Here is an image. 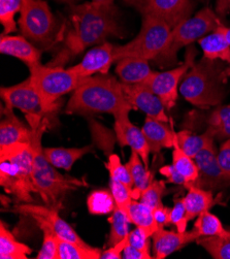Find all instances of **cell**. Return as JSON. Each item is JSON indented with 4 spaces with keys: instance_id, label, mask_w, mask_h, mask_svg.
Listing matches in <instances>:
<instances>
[{
    "instance_id": "cell-1",
    "label": "cell",
    "mask_w": 230,
    "mask_h": 259,
    "mask_svg": "<svg viewBox=\"0 0 230 259\" xmlns=\"http://www.w3.org/2000/svg\"><path fill=\"white\" fill-rule=\"evenodd\" d=\"M70 26L63 37L64 47L48 65L63 66L87 48L106 42L109 37H123L118 9L93 2L69 7Z\"/></svg>"
},
{
    "instance_id": "cell-2",
    "label": "cell",
    "mask_w": 230,
    "mask_h": 259,
    "mask_svg": "<svg viewBox=\"0 0 230 259\" xmlns=\"http://www.w3.org/2000/svg\"><path fill=\"white\" fill-rule=\"evenodd\" d=\"M132 110L125 96L123 84L114 75L99 73L84 79L72 92L65 113L83 116L111 114L115 118Z\"/></svg>"
},
{
    "instance_id": "cell-3",
    "label": "cell",
    "mask_w": 230,
    "mask_h": 259,
    "mask_svg": "<svg viewBox=\"0 0 230 259\" xmlns=\"http://www.w3.org/2000/svg\"><path fill=\"white\" fill-rule=\"evenodd\" d=\"M27 122L32 129L30 144L33 148L32 180L34 186L45 205L60 210L66 195L71 191L87 186V182L83 179L61 175L47 160L41 138L49 127L50 119L27 118Z\"/></svg>"
},
{
    "instance_id": "cell-4",
    "label": "cell",
    "mask_w": 230,
    "mask_h": 259,
    "mask_svg": "<svg viewBox=\"0 0 230 259\" xmlns=\"http://www.w3.org/2000/svg\"><path fill=\"white\" fill-rule=\"evenodd\" d=\"M229 76L228 63L202 57L185 74L178 91L196 108H215L221 105L227 95L226 84Z\"/></svg>"
},
{
    "instance_id": "cell-5",
    "label": "cell",
    "mask_w": 230,
    "mask_h": 259,
    "mask_svg": "<svg viewBox=\"0 0 230 259\" xmlns=\"http://www.w3.org/2000/svg\"><path fill=\"white\" fill-rule=\"evenodd\" d=\"M19 27L21 34L40 50H49L64 37V31L44 0H23Z\"/></svg>"
},
{
    "instance_id": "cell-6",
    "label": "cell",
    "mask_w": 230,
    "mask_h": 259,
    "mask_svg": "<svg viewBox=\"0 0 230 259\" xmlns=\"http://www.w3.org/2000/svg\"><path fill=\"white\" fill-rule=\"evenodd\" d=\"M221 24L220 17L213 10L210 8L200 10L171 29L166 47L154 61L162 68L174 65L177 62L178 51L215 31Z\"/></svg>"
},
{
    "instance_id": "cell-7",
    "label": "cell",
    "mask_w": 230,
    "mask_h": 259,
    "mask_svg": "<svg viewBox=\"0 0 230 259\" xmlns=\"http://www.w3.org/2000/svg\"><path fill=\"white\" fill-rule=\"evenodd\" d=\"M169 25L154 17H143L142 28L135 38L123 46H115V58H137L154 61L164 50L169 39Z\"/></svg>"
},
{
    "instance_id": "cell-8",
    "label": "cell",
    "mask_w": 230,
    "mask_h": 259,
    "mask_svg": "<svg viewBox=\"0 0 230 259\" xmlns=\"http://www.w3.org/2000/svg\"><path fill=\"white\" fill-rule=\"evenodd\" d=\"M33 148L29 147L8 161L0 162V185L19 202H32L37 193L32 180Z\"/></svg>"
},
{
    "instance_id": "cell-9",
    "label": "cell",
    "mask_w": 230,
    "mask_h": 259,
    "mask_svg": "<svg viewBox=\"0 0 230 259\" xmlns=\"http://www.w3.org/2000/svg\"><path fill=\"white\" fill-rule=\"evenodd\" d=\"M29 80L34 89L49 103L56 105L60 98L73 92L82 83V79L75 75L70 68L38 64L29 68Z\"/></svg>"
},
{
    "instance_id": "cell-10",
    "label": "cell",
    "mask_w": 230,
    "mask_h": 259,
    "mask_svg": "<svg viewBox=\"0 0 230 259\" xmlns=\"http://www.w3.org/2000/svg\"><path fill=\"white\" fill-rule=\"evenodd\" d=\"M3 100L7 106L20 110L27 118H52L60 109L62 102L52 105L47 102L32 86L29 77L10 87H2Z\"/></svg>"
},
{
    "instance_id": "cell-11",
    "label": "cell",
    "mask_w": 230,
    "mask_h": 259,
    "mask_svg": "<svg viewBox=\"0 0 230 259\" xmlns=\"http://www.w3.org/2000/svg\"><path fill=\"white\" fill-rule=\"evenodd\" d=\"M11 212L28 216L33 219L40 229H49L59 239L70 241L76 244L87 246V244L75 230L59 215V210L50 208L48 205L34 204L32 202H19L14 205Z\"/></svg>"
},
{
    "instance_id": "cell-12",
    "label": "cell",
    "mask_w": 230,
    "mask_h": 259,
    "mask_svg": "<svg viewBox=\"0 0 230 259\" xmlns=\"http://www.w3.org/2000/svg\"><path fill=\"white\" fill-rule=\"evenodd\" d=\"M137 11L142 17H154L166 22L172 29L191 17L195 0H122Z\"/></svg>"
},
{
    "instance_id": "cell-13",
    "label": "cell",
    "mask_w": 230,
    "mask_h": 259,
    "mask_svg": "<svg viewBox=\"0 0 230 259\" xmlns=\"http://www.w3.org/2000/svg\"><path fill=\"white\" fill-rule=\"evenodd\" d=\"M196 54L194 47L190 46L186 52L184 63L162 72L154 71L150 80L145 83L161 99L167 111L171 110L175 106L178 98V92H180L178 91L180 90V82H182L185 74L195 63L194 59Z\"/></svg>"
},
{
    "instance_id": "cell-14",
    "label": "cell",
    "mask_w": 230,
    "mask_h": 259,
    "mask_svg": "<svg viewBox=\"0 0 230 259\" xmlns=\"http://www.w3.org/2000/svg\"><path fill=\"white\" fill-rule=\"evenodd\" d=\"M194 160L199 172L195 186L213 192L222 191L230 186V178L220 164L219 150L215 142L203 148Z\"/></svg>"
},
{
    "instance_id": "cell-15",
    "label": "cell",
    "mask_w": 230,
    "mask_h": 259,
    "mask_svg": "<svg viewBox=\"0 0 230 259\" xmlns=\"http://www.w3.org/2000/svg\"><path fill=\"white\" fill-rule=\"evenodd\" d=\"M123 90L133 110H140L144 112L147 117L168 123L169 118L166 114V108L161 99L149 88V86L146 84H123Z\"/></svg>"
},
{
    "instance_id": "cell-16",
    "label": "cell",
    "mask_w": 230,
    "mask_h": 259,
    "mask_svg": "<svg viewBox=\"0 0 230 259\" xmlns=\"http://www.w3.org/2000/svg\"><path fill=\"white\" fill-rule=\"evenodd\" d=\"M114 51L115 45L109 41L102 42L88 51L80 63L69 68L82 80L99 73H109L111 66L116 62Z\"/></svg>"
},
{
    "instance_id": "cell-17",
    "label": "cell",
    "mask_w": 230,
    "mask_h": 259,
    "mask_svg": "<svg viewBox=\"0 0 230 259\" xmlns=\"http://www.w3.org/2000/svg\"><path fill=\"white\" fill-rule=\"evenodd\" d=\"M130 113H124L115 117L114 131L117 141L121 148L130 147L142 158L145 165L149 168L150 164V147L142 131L129 119Z\"/></svg>"
},
{
    "instance_id": "cell-18",
    "label": "cell",
    "mask_w": 230,
    "mask_h": 259,
    "mask_svg": "<svg viewBox=\"0 0 230 259\" xmlns=\"http://www.w3.org/2000/svg\"><path fill=\"white\" fill-rule=\"evenodd\" d=\"M199 237L196 232L191 231H172L159 228L152 236V250L156 259H164L170 254L181 250L190 243L196 242Z\"/></svg>"
},
{
    "instance_id": "cell-19",
    "label": "cell",
    "mask_w": 230,
    "mask_h": 259,
    "mask_svg": "<svg viewBox=\"0 0 230 259\" xmlns=\"http://www.w3.org/2000/svg\"><path fill=\"white\" fill-rule=\"evenodd\" d=\"M0 52L21 60L29 68L41 64V50L23 35L2 34Z\"/></svg>"
},
{
    "instance_id": "cell-20",
    "label": "cell",
    "mask_w": 230,
    "mask_h": 259,
    "mask_svg": "<svg viewBox=\"0 0 230 259\" xmlns=\"http://www.w3.org/2000/svg\"><path fill=\"white\" fill-rule=\"evenodd\" d=\"M3 120L0 123V147L16 143L29 144L32 137V129L29 124H25L14 113L10 106L3 108Z\"/></svg>"
},
{
    "instance_id": "cell-21",
    "label": "cell",
    "mask_w": 230,
    "mask_h": 259,
    "mask_svg": "<svg viewBox=\"0 0 230 259\" xmlns=\"http://www.w3.org/2000/svg\"><path fill=\"white\" fill-rule=\"evenodd\" d=\"M151 153L157 155L162 149H172L176 142V133L168 123L147 117L142 127Z\"/></svg>"
},
{
    "instance_id": "cell-22",
    "label": "cell",
    "mask_w": 230,
    "mask_h": 259,
    "mask_svg": "<svg viewBox=\"0 0 230 259\" xmlns=\"http://www.w3.org/2000/svg\"><path fill=\"white\" fill-rule=\"evenodd\" d=\"M116 73L122 84L135 85L147 83L154 70H152L148 60L137 58H123L117 61Z\"/></svg>"
},
{
    "instance_id": "cell-23",
    "label": "cell",
    "mask_w": 230,
    "mask_h": 259,
    "mask_svg": "<svg viewBox=\"0 0 230 259\" xmlns=\"http://www.w3.org/2000/svg\"><path fill=\"white\" fill-rule=\"evenodd\" d=\"M186 196L184 197L187 219L193 220L204 211L211 210L214 205L221 203L222 193L215 196L213 191L199 188L195 185L190 186Z\"/></svg>"
},
{
    "instance_id": "cell-24",
    "label": "cell",
    "mask_w": 230,
    "mask_h": 259,
    "mask_svg": "<svg viewBox=\"0 0 230 259\" xmlns=\"http://www.w3.org/2000/svg\"><path fill=\"white\" fill-rule=\"evenodd\" d=\"M223 25L221 24L215 31L201 37L198 45L203 52V57L221 60L230 65V45L224 33Z\"/></svg>"
},
{
    "instance_id": "cell-25",
    "label": "cell",
    "mask_w": 230,
    "mask_h": 259,
    "mask_svg": "<svg viewBox=\"0 0 230 259\" xmlns=\"http://www.w3.org/2000/svg\"><path fill=\"white\" fill-rule=\"evenodd\" d=\"M93 145L82 148H43L47 160L56 168L70 170L74 163L85 155L93 153Z\"/></svg>"
},
{
    "instance_id": "cell-26",
    "label": "cell",
    "mask_w": 230,
    "mask_h": 259,
    "mask_svg": "<svg viewBox=\"0 0 230 259\" xmlns=\"http://www.w3.org/2000/svg\"><path fill=\"white\" fill-rule=\"evenodd\" d=\"M206 134L218 142L230 139V105H219L207 118Z\"/></svg>"
},
{
    "instance_id": "cell-27",
    "label": "cell",
    "mask_w": 230,
    "mask_h": 259,
    "mask_svg": "<svg viewBox=\"0 0 230 259\" xmlns=\"http://www.w3.org/2000/svg\"><path fill=\"white\" fill-rule=\"evenodd\" d=\"M126 167L128 168L130 176L133 181V189H132V197L134 200L141 199L143 192L148 188V186L154 180V175L145 165L140 155L131 151L130 157L128 162L126 164Z\"/></svg>"
},
{
    "instance_id": "cell-28",
    "label": "cell",
    "mask_w": 230,
    "mask_h": 259,
    "mask_svg": "<svg viewBox=\"0 0 230 259\" xmlns=\"http://www.w3.org/2000/svg\"><path fill=\"white\" fill-rule=\"evenodd\" d=\"M31 253L30 247L19 242L5 222H0V258L27 259V256Z\"/></svg>"
},
{
    "instance_id": "cell-29",
    "label": "cell",
    "mask_w": 230,
    "mask_h": 259,
    "mask_svg": "<svg viewBox=\"0 0 230 259\" xmlns=\"http://www.w3.org/2000/svg\"><path fill=\"white\" fill-rule=\"evenodd\" d=\"M127 216H128L130 223L143 228L151 238L154 235V232L159 229L154 214H153V209L141 200L133 199Z\"/></svg>"
},
{
    "instance_id": "cell-30",
    "label": "cell",
    "mask_w": 230,
    "mask_h": 259,
    "mask_svg": "<svg viewBox=\"0 0 230 259\" xmlns=\"http://www.w3.org/2000/svg\"><path fill=\"white\" fill-rule=\"evenodd\" d=\"M172 165L185 180V188L195 185L198 179V167L193 158L187 155L177 144V140L172 148Z\"/></svg>"
},
{
    "instance_id": "cell-31",
    "label": "cell",
    "mask_w": 230,
    "mask_h": 259,
    "mask_svg": "<svg viewBox=\"0 0 230 259\" xmlns=\"http://www.w3.org/2000/svg\"><path fill=\"white\" fill-rule=\"evenodd\" d=\"M194 232L199 238L201 237H226L230 234L221 220L209 211H204L196 217V221L193 225Z\"/></svg>"
},
{
    "instance_id": "cell-32",
    "label": "cell",
    "mask_w": 230,
    "mask_h": 259,
    "mask_svg": "<svg viewBox=\"0 0 230 259\" xmlns=\"http://www.w3.org/2000/svg\"><path fill=\"white\" fill-rule=\"evenodd\" d=\"M176 140L180 148L193 159L203 148L215 142V140L206 133L194 135L188 129L176 133Z\"/></svg>"
},
{
    "instance_id": "cell-33",
    "label": "cell",
    "mask_w": 230,
    "mask_h": 259,
    "mask_svg": "<svg viewBox=\"0 0 230 259\" xmlns=\"http://www.w3.org/2000/svg\"><path fill=\"white\" fill-rule=\"evenodd\" d=\"M101 253L99 248L59 239L58 259H100Z\"/></svg>"
},
{
    "instance_id": "cell-34",
    "label": "cell",
    "mask_w": 230,
    "mask_h": 259,
    "mask_svg": "<svg viewBox=\"0 0 230 259\" xmlns=\"http://www.w3.org/2000/svg\"><path fill=\"white\" fill-rule=\"evenodd\" d=\"M87 206L91 215H107L113 213L117 205L112 192L96 190L88 196Z\"/></svg>"
},
{
    "instance_id": "cell-35",
    "label": "cell",
    "mask_w": 230,
    "mask_h": 259,
    "mask_svg": "<svg viewBox=\"0 0 230 259\" xmlns=\"http://www.w3.org/2000/svg\"><path fill=\"white\" fill-rule=\"evenodd\" d=\"M109 222L111 224L110 235L108 240V247H112L115 244L121 242L129 235V219L125 212L120 210L116 206L112 216L109 218Z\"/></svg>"
},
{
    "instance_id": "cell-36",
    "label": "cell",
    "mask_w": 230,
    "mask_h": 259,
    "mask_svg": "<svg viewBox=\"0 0 230 259\" xmlns=\"http://www.w3.org/2000/svg\"><path fill=\"white\" fill-rule=\"evenodd\" d=\"M196 244L214 259H230V234L226 237H201Z\"/></svg>"
},
{
    "instance_id": "cell-37",
    "label": "cell",
    "mask_w": 230,
    "mask_h": 259,
    "mask_svg": "<svg viewBox=\"0 0 230 259\" xmlns=\"http://www.w3.org/2000/svg\"><path fill=\"white\" fill-rule=\"evenodd\" d=\"M23 0H0V23L4 26L3 34H11L17 30L15 17L21 11Z\"/></svg>"
},
{
    "instance_id": "cell-38",
    "label": "cell",
    "mask_w": 230,
    "mask_h": 259,
    "mask_svg": "<svg viewBox=\"0 0 230 259\" xmlns=\"http://www.w3.org/2000/svg\"><path fill=\"white\" fill-rule=\"evenodd\" d=\"M105 165L109 170L110 179L117 180L119 182L125 184L127 187L133 189V181L130 172L125 164H122L120 157L117 154H111L108 162L105 163Z\"/></svg>"
},
{
    "instance_id": "cell-39",
    "label": "cell",
    "mask_w": 230,
    "mask_h": 259,
    "mask_svg": "<svg viewBox=\"0 0 230 259\" xmlns=\"http://www.w3.org/2000/svg\"><path fill=\"white\" fill-rule=\"evenodd\" d=\"M110 190L115 198L116 205L120 210L125 212L126 215H128L130 204L133 201L132 189L117 180L110 179Z\"/></svg>"
},
{
    "instance_id": "cell-40",
    "label": "cell",
    "mask_w": 230,
    "mask_h": 259,
    "mask_svg": "<svg viewBox=\"0 0 230 259\" xmlns=\"http://www.w3.org/2000/svg\"><path fill=\"white\" fill-rule=\"evenodd\" d=\"M164 181L153 180V182L148 186V188L143 192L141 196V201L145 202L152 209L162 204V197L168 193V189L165 186Z\"/></svg>"
},
{
    "instance_id": "cell-41",
    "label": "cell",
    "mask_w": 230,
    "mask_h": 259,
    "mask_svg": "<svg viewBox=\"0 0 230 259\" xmlns=\"http://www.w3.org/2000/svg\"><path fill=\"white\" fill-rule=\"evenodd\" d=\"M43 232V242L36 259H58L59 238L49 229H41Z\"/></svg>"
},
{
    "instance_id": "cell-42",
    "label": "cell",
    "mask_w": 230,
    "mask_h": 259,
    "mask_svg": "<svg viewBox=\"0 0 230 259\" xmlns=\"http://www.w3.org/2000/svg\"><path fill=\"white\" fill-rule=\"evenodd\" d=\"M188 222L189 220L187 219V212H186L184 197L175 198L173 202V206L170 211V217H169L170 225H174L177 231L185 232L187 231Z\"/></svg>"
},
{
    "instance_id": "cell-43",
    "label": "cell",
    "mask_w": 230,
    "mask_h": 259,
    "mask_svg": "<svg viewBox=\"0 0 230 259\" xmlns=\"http://www.w3.org/2000/svg\"><path fill=\"white\" fill-rule=\"evenodd\" d=\"M150 236L147 232L141 228L137 227L129 232L128 235V242L129 245L148 253L151 254V244H150Z\"/></svg>"
},
{
    "instance_id": "cell-44",
    "label": "cell",
    "mask_w": 230,
    "mask_h": 259,
    "mask_svg": "<svg viewBox=\"0 0 230 259\" xmlns=\"http://www.w3.org/2000/svg\"><path fill=\"white\" fill-rule=\"evenodd\" d=\"M159 172H160V175H162L166 179V182L167 183L174 184V185L185 186V180H184V178L181 176L180 172H178L175 169V167L172 164L162 166L159 169Z\"/></svg>"
},
{
    "instance_id": "cell-45",
    "label": "cell",
    "mask_w": 230,
    "mask_h": 259,
    "mask_svg": "<svg viewBox=\"0 0 230 259\" xmlns=\"http://www.w3.org/2000/svg\"><path fill=\"white\" fill-rule=\"evenodd\" d=\"M128 244V237H126L121 242L115 244L112 247H109L107 250L102 252L100 259H122L123 251Z\"/></svg>"
},
{
    "instance_id": "cell-46",
    "label": "cell",
    "mask_w": 230,
    "mask_h": 259,
    "mask_svg": "<svg viewBox=\"0 0 230 259\" xmlns=\"http://www.w3.org/2000/svg\"><path fill=\"white\" fill-rule=\"evenodd\" d=\"M219 161L224 171L230 178V139L223 142L219 148Z\"/></svg>"
},
{
    "instance_id": "cell-47",
    "label": "cell",
    "mask_w": 230,
    "mask_h": 259,
    "mask_svg": "<svg viewBox=\"0 0 230 259\" xmlns=\"http://www.w3.org/2000/svg\"><path fill=\"white\" fill-rule=\"evenodd\" d=\"M170 211H171V208H168V206L164 205L163 203L156 206L155 209H153V214H154V218H155L159 228L170 225V223H169Z\"/></svg>"
},
{
    "instance_id": "cell-48",
    "label": "cell",
    "mask_w": 230,
    "mask_h": 259,
    "mask_svg": "<svg viewBox=\"0 0 230 259\" xmlns=\"http://www.w3.org/2000/svg\"><path fill=\"white\" fill-rule=\"evenodd\" d=\"M154 258L151 254H148L131 245H127L123 251L122 259H152Z\"/></svg>"
},
{
    "instance_id": "cell-49",
    "label": "cell",
    "mask_w": 230,
    "mask_h": 259,
    "mask_svg": "<svg viewBox=\"0 0 230 259\" xmlns=\"http://www.w3.org/2000/svg\"><path fill=\"white\" fill-rule=\"evenodd\" d=\"M230 12V0H217L216 13L221 18L225 17Z\"/></svg>"
},
{
    "instance_id": "cell-50",
    "label": "cell",
    "mask_w": 230,
    "mask_h": 259,
    "mask_svg": "<svg viewBox=\"0 0 230 259\" xmlns=\"http://www.w3.org/2000/svg\"><path fill=\"white\" fill-rule=\"evenodd\" d=\"M92 2L99 4V5H104V6H114L115 5V0H92Z\"/></svg>"
},
{
    "instance_id": "cell-51",
    "label": "cell",
    "mask_w": 230,
    "mask_h": 259,
    "mask_svg": "<svg viewBox=\"0 0 230 259\" xmlns=\"http://www.w3.org/2000/svg\"><path fill=\"white\" fill-rule=\"evenodd\" d=\"M223 30H224V33H225V35L227 37V40L230 45V27H227V26L223 25Z\"/></svg>"
},
{
    "instance_id": "cell-52",
    "label": "cell",
    "mask_w": 230,
    "mask_h": 259,
    "mask_svg": "<svg viewBox=\"0 0 230 259\" xmlns=\"http://www.w3.org/2000/svg\"><path fill=\"white\" fill-rule=\"evenodd\" d=\"M56 2H59V3H63V4H67V5L71 6V5H75L76 3L79 2V0H56Z\"/></svg>"
}]
</instances>
